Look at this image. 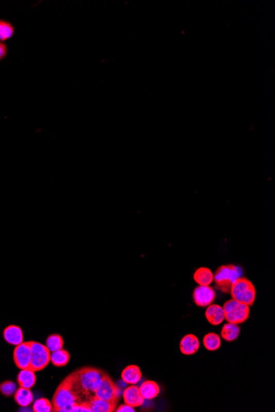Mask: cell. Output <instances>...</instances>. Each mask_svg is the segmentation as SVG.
I'll use <instances>...</instances> for the list:
<instances>
[{"mask_svg": "<svg viewBox=\"0 0 275 412\" xmlns=\"http://www.w3.org/2000/svg\"><path fill=\"white\" fill-rule=\"evenodd\" d=\"M194 280L199 285H210L214 281V273L208 267H199L194 274Z\"/></svg>", "mask_w": 275, "mask_h": 412, "instance_id": "18", "label": "cell"}, {"mask_svg": "<svg viewBox=\"0 0 275 412\" xmlns=\"http://www.w3.org/2000/svg\"><path fill=\"white\" fill-rule=\"evenodd\" d=\"M118 402H108L93 396L82 402L87 412H113L117 407Z\"/></svg>", "mask_w": 275, "mask_h": 412, "instance_id": "10", "label": "cell"}, {"mask_svg": "<svg viewBox=\"0 0 275 412\" xmlns=\"http://www.w3.org/2000/svg\"><path fill=\"white\" fill-rule=\"evenodd\" d=\"M240 328L238 324L228 323L224 324L221 331V336L227 342H234L238 338Z\"/></svg>", "mask_w": 275, "mask_h": 412, "instance_id": "20", "label": "cell"}, {"mask_svg": "<svg viewBox=\"0 0 275 412\" xmlns=\"http://www.w3.org/2000/svg\"><path fill=\"white\" fill-rule=\"evenodd\" d=\"M32 410L34 412H50L53 411V406L48 399L41 398L34 402Z\"/></svg>", "mask_w": 275, "mask_h": 412, "instance_id": "25", "label": "cell"}, {"mask_svg": "<svg viewBox=\"0 0 275 412\" xmlns=\"http://www.w3.org/2000/svg\"><path fill=\"white\" fill-rule=\"evenodd\" d=\"M16 389H18L16 384L14 382L10 381V380L4 382L0 384V392H2L3 395L5 397L13 396Z\"/></svg>", "mask_w": 275, "mask_h": 412, "instance_id": "26", "label": "cell"}, {"mask_svg": "<svg viewBox=\"0 0 275 412\" xmlns=\"http://www.w3.org/2000/svg\"><path fill=\"white\" fill-rule=\"evenodd\" d=\"M203 343L208 351H218V349L221 347L222 341H221V337L217 333L210 332L203 336Z\"/></svg>", "mask_w": 275, "mask_h": 412, "instance_id": "22", "label": "cell"}, {"mask_svg": "<svg viewBox=\"0 0 275 412\" xmlns=\"http://www.w3.org/2000/svg\"><path fill=\"white\" fill-rule=\"evenodd\" d=\"M18 384L20 387L23 388H30L31 389L33 386L35 385L37 382V376L35 371L31 368L21 369L16 377Z\"/></svg>", "mask_w": 275, "mask_h": 412, "instance_id": "16", "label": "cell"}, {"mask_svg": "<svg viewBox=\"0 0 275 412\" xmlns=\"http://www.w3.org/2000/svg\"><path fill=\"white\" fill-rule=\"evenodd\" d=\"M225 319L228 323L240 324L246 322L249 318L251 310L250 306L246 303L236 301V299H231L222 306Z\"/></svg>", "mask_w": 275, "mask_h": 412, "instance_id": "5", "label": "cell"}, {"mask_svg": "<svg viewBox=\"0 0 275 412\" xmlns=\"http://www.w3.org/2000/svg\"><path fill=\"white\" fill-rule=\"evenodd\" d=\"M215 299V291L210 285H199L194 291V302L199 307H208L213 303Z\"/></svg>", "mask_w": 275, "mask_h": 412, "instance_id": "9", "label": "cell"}, {"mask_svg": "<svg viewBox=\"0 0 275 412\" xmlns=\"http://www.w3.org/2000/svg\"><path fill=\"white\" fill-rule=\"evenodd\" d=\"M72 374L74 390L83 402L94 396L107 373L102 369L86 366L77 369Z\"/></svg>", "mask_w": 275, "mask_h": 412, "instance_id": "1", "label": "cell"}, {"mask_svg": "<svg viewBox=\"0 0 275 412\" xmlns=\"http://www.w3.org/2000/svg\"><path fill=\"white\" fill-rule=\"evenodd\" d=\"M64 344V339L60 334H51L50 336H48L47 339H46L45 346L49 349V351L52 353L54 351H56L63 348Z\"/></svg>", "mask_w": 275, "mask_h": 412, "instance_id": "24", "label": "cell"}, {"mask_svg": "<svg viewBox=\"0 0 275 412\" xmlns=\"http://www.w3.org/2000/svg\"><path fill=\"white\" fill-rule=\"evenodd\" d=\"M242 269L236 265H222L216 270L214 274L215 287L222 293H230L233 283L242 276Z\"/></svg>", "mask_w": 275, "mask_h": 412, "instance_id": "3", "label": "cell"}, {"mask_svg": "<svg viewBox=\"0 0 275 412\" xmlns=\"http://www.w3.org/2000/svg\"><path fill=\"white\" fill-rule=\"evenodd\" d=\"M122 379L126 384L135 385L142 379V372L140 368L135 365H130L123 369Z\"/></svg>", "mask_w": 275, "mask_h": 412, "instance_id": "15", "label": "cell"}, {"mask_svg": "<svg viewBox=\"0 0 275 412\" xmlns=\"http://www.w3.org/2000/svg\"><path fill=\"white\" fill-rule=\"evenodd\" d=\"M232 299L236 301L252 306L256 298L255 285L246 277H239L233 283L230 291Z\"/></svg>", "mask_w": 275, "mask_h": 412, "instance_id": "4", "label": "cell"}, {"mask_svg": "<svg viewBox=\"0 0 275 412\" xmlns=\"http://www.w3.org/2000/svg\"><path fill=\"white\" fill-rule=\"evenodd\" d=\"M4 338L8 344L18 346L23 343L24 336L20 327L16 325H9L4 330Z\"/></svg>", "mask_w": 275, "mask_h": 412, "instance_id": "14", "label": "cell"}, {"mask_svg": "<svg viewBox=\"0 0 275 412\" xmlns=\"http://www.w3.org/2000/svg\"><path fill=\"white\" fill-rule=\"evenodd\" d=\"M82 398L74 390L73 374L64 379L58 386L56 392L52 398L53 411L71 412L74 406L82 403Z\"/></svg>", "mask_w": 275, "mask_h": 412, "instance_id": "2", "label": "cell"}, {"mask_svg": "<svg viewBox=\"0 0 275 412\" xmlns=\"http://www.w3.org/2000/svg\"><path fill=\"white\" fill-rule=\"evenodd\" d=\"M123 398L125 403L133 406V407H139L144 404V397L142 396L140 388L136 385H130L123 392Z\"/></svg>", "mask_w": 275, "mask_h": 412, "instance_id": "11", "label": "cell"}, {"mask_svg": "<svg viewBox=\"0 0 275 412\" xmlns=\"http://www.w3.org/2000/svg\"><path fill=\"white\" fill-rule=\"evenodd\" d=\"M200 343L197 336L194 334H187L183 336L180 343V350L183 355H192L199 351Z\"/></svg>", "mask_w": 275, "mask_h": 412, "instance_id": "12", "label": "cell"}, {"mask_svg": "<svg viewBox=\"0 0 275 412\" xmlns=\"http://www.w3.org/2000/svg\"><path fill=\"white\" fill-rule=\"evenodd\" d=\"M14 27L8 21L0 19V41L4 42L14 35Z\"/></svg>", "mask_w": 275, "mask_h": 412, "instance_id": "23", "label": "cell"}, {"mask_svg": "<svg viewBox=\"0 0 275 412\" xmlns=\"http://www.w3.org/2000/svg\"><path fill=\"white\" fill-rule=\"evenodd\" d=\"M115 411L117 412H134L135 410H134V407L133 406H130V405L125 404L121 405V406L118 407V408L115 409Z\"/></svg>", "mask_w": 275, "mask_h": 412, "instance_id": "27", "label": "cell"}, {"mask_svg": "<svg viewBox=\"0 0 275 412\" xmlns=\"http://www.w3.org/2000/svg\"><path fill=\"white\" fill-rule=\"evenodd\" d=\"M7 53H8V47L7 45L0 41V61L4 60V58L6 57Z\"/></svg>", "mask_w": 275, "mask_h": 412, "instance_id": "28", "label": "cell"}, {"mask_svg": "<svg viewBox=\"0 0 275 412\" xmlns=\"http://www.w3.org/2000/svg\"><path fill=\"white\" fill-rule=\"evenodd\" d=\"M140 392L144 399L152 400L160 393V387L156 382L152 380H148L141 384L140 388Z\"/></svg>", "mask_w": 275, "mask_h": 412, "instance_id": "17", "label": "cell"}, {"mask_svg": "<svg viewBox=\"0 0 275 412\" xmlns=\"http://www.w3.org/2000/svg\"><path fill=\"white\" fill-rule=\"evenodd\" d=\"M95 397L108 402H118L119 399V389L108 374L103 379L102 383L95 392Z\"/></svg>", "mask_w": 275, "mask_h": 412, "instance_id": "7", "label": "cell"}, {"mask_svg": "<svg viewBox=\"0 0 275 412\" xmlns=\"http://www.w3.org/2000/svg\"><path fill=\"white\" fill-rule=\"evenodd\" d=\"M33 393L30 388L20 387L14 393L15 401L22 407L30 406L33 402Z\"/></svg>", "mask_w": 275, "mask_h": 412, "instance_id": "19", "label": "cell"}, {"mask_svg": "<svg viewBox=\"0 0 275 412\" xmlns=\"http://www.w3.org/2000/svg\"><path fill=\"white\" fill-rule=\"evenodd\" d=\"M205 317L208 322L210 323L211 325L218 326L219 324H222L225 319L224 309L221 306L211 303L210 306H208L207 310H206Z\"/></svg>", "mask_w": 275, "mask_h": 412, "instance_id": "13", "label": "cell"}, {"mask_svg": "<svg viewBox=\"0 0 275 412\" xmlns=\"http://www.w3.org/2000/svg\"><path fill=\"white\" fill-rule=\"evenodd\" d=\"M31 361L30 368L34 371H41L50 362L51 352L45 345L31 342Z\"/></svg>", "mask_w": 275, "mask_h": 412, "instance_id": "6", "label": "cell"}, {"mask_svg": "<svg viewBox=\"0 0 275 412\" xmlns=\"http://www.w3.org/2000/svg\"><path fill=\"white\" fill-rule=\"evenodd\" d=\"M13 361L20 369L30 368L31 361V342H23L15 347Z\"/></svg>", "mask_w": 275, "mask_h": 412, "instance_id": "8", "label": "cell"}, {"mask_svg": "<svg viewBox=\"0 0 275 412\" xmlns=\"http://www.w3.org/2000/svg\"><path fill=\"white\" fill-rule=\"evenodd\" d=\"M70 361V353L63 348L51 353L50 362L56 367H64L68 365Z\"/></svg>", "mask_w": 275, "mask_h": 412, "instance_id": "21", "label": "cell"}]
</instances>
